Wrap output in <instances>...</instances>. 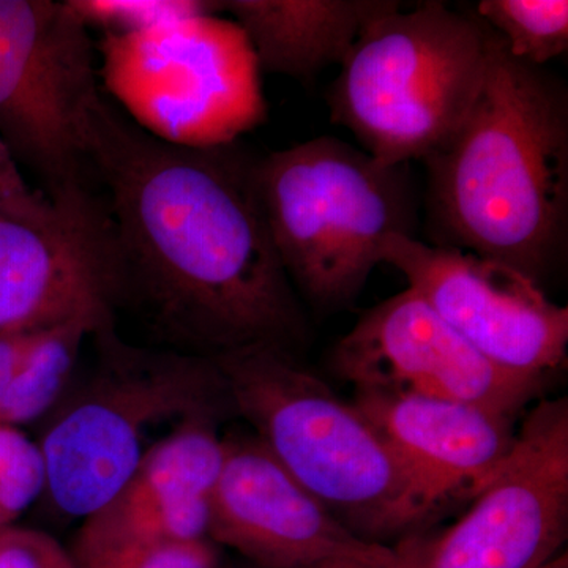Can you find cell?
Returning a JSON list of instances; mask_svg holds the SVG:
<instances>
[{
    "instance_id": "cell-8",
    "label": "cell",
    "mask_w": 568,
    "mask_h": 568,
    "mask_svg": "<svg viewBox=\"0 0 568 568\" xmlns=\"http://www.w3.org/2000/svg\"><path fill=\"white\" fill-rule=\"evenodd\" d=\"M97 78L91 29L69 0H0V140L44 193L82 182Z\"/></svg>"
},
{
    "instance_id": "cell-15",
    "label": "cell",
    "mask_w": 568,
    "mask_h": 568,
    "mask_svg": "<svg viewBox=\"0 0 568 568\" xmlns=\"http://www.w3.org/2000/svg\"><path fill=\"white\" fill-rule=\"evenodd\" d=\"M395 0H226L260 70L312 80L339 65L366 26L399 10Z\"/></svg>"
},
{
    "instance_id": "cell-20",
    "label": "cell",
    "mask_w": 568,
    "mask_h": 568,
    "mask_svg": "<svg viewBox=\"0 0 568 568\" xmlns=\"http://www.w3.org/2000/svg\"><path fill=\"white\" fill-rule=\"evenodd\" d=\"M89 29H102L106 36L148 31L182 18L212 14L219 2L204 0H69Z\"/></svg>"
},
{
    "instance_id": "cell-25",
    "label": "cell",
    "mask_w": 568,
    "mask_h": 568,
    "mask_svg": "<svg viewBox=\"0 0 568 568\" xmlns=\"http://www.w3.org/2000/svg\"><path fill=\"white\" fill-rule=\"evenodd\" d=\"M398 555L392 559H368V558H354V556H332L315 560L312 564L295 568H414L409 558L405 552L395 548Z\"/></svg>"
},
{
    "instance_id": "cell-3",
    "label": "cell",
    "mask_w": 568,
    "mask_h": 568,
    "mask_svg": "<svg viewBox=\"0 0 568 568\" xmlns=\"http://www.w3.org/2000/svg\"><path fill=\"white\" fill-rule=\"evenodd\" d=\"M234 414L343 526L373 544L424 532L437 510L365 414L298 364L253 346L211 357Z\"/></svg>"
},
{
    "instance_id": "cell-14",
    "label": "cell",
    "mask_w": 568,
    "mask_h": 568,
    "mask_svg": "<svg viewBox=\"0 0 568 568\" xmlns=\"http://www.w3.org/2000/svg\"><path fill=\"white\" fill-rule=\"evenodd\" d=\"M353 403L386 437L437 514L487 487L517 440V418L457 399L354 388Z\"/></svg>"
},
{
    "instance_id": "cell-9",
    "label": "cell",
    "mask_w": 568,
    "mask_h": 568,
    "mask_svg": "<svg viewBox=\"0 0 568 568\" xmlns=\"http://www.w3.org/2000/svg\"><path fill=\"white\" fill-rule=\"evenodd\" d=\"M122 294L106 205L84 182L0 207V334L78 317L112 327Z\"/></svg>"
},
{
    "instance_id": "cell-17",
    "label": "cell",
    "mask_w": 568,
    "mask_h": 568,
    "mask_svg": "<svg viewBox=\"0 0 568 568\" xmlns=\"http://www.w3.org/2000/svg\"><path fill=\"white\" fill-rule=\"evenodd\" d=\"M102 331L84 317L33 331L17 375L0 396V424L20 428L54 409L69 390L85 339Z\"/></svg>"
},
{
    "instance_id": "cell-4",
    "label": "cell",
    "mask_w": 568,
    "mask_h": 568,
    "mask_svg": "<svg viewBox=\"0 0 568 568\" xmlns=\"http://www.w3.org/2000/svg\"><path fill=\"white\" fill-rule=\"evenodd\" d=\"M257 190L295 293L317 312L349 308L390 235L416 237L409 164H388L334 136L257 160Z\"/></svg>"
},
{
    "instance_id": "cell-16",
    "label": "cell",
    "mask_w": 568,
    "mask_h": 568,
    "mask_svg": "<svg viewBox=\"0 0 568 568\" xmlns=\"http://www.w3.org/2000/svg\"><path fill=\"white\" fill-rule=\"evenodd\" d=\"M220 424L219 418L203 417L175 425L145 450L132 477L104 508L132 511L211 497L224 459Z\"/></svg>"
},
{
    "instance_id": "cell-18",
    "label": "cell",
    "mask_w": 568,
    "mask_h": 568,
    "mask_svg": "<svg viewBox=\"0 0 568 568\" xmlns=\"http://www.w3.org/2000/svg\"><path fill=\"white\" fill-rule=\"evenodd\" d=\"M474 13L530 65L547 67L568 50L567 0H481Z\"/></svg>"
},
{
    "instance_id": "cell-7",
    "label": "cell",
    "mask_w": 568,
    "mask_h": 568,
    "mask_svg": "<svg viewBox=\"0 0 568 568\" xmlns=\"http://www.w3.org/2000/svg\"><path fill=\"white\" fill-rule=\"evenodd\" d=\"M102 54L122 111L162 140L226 144L263 121L260 67L234 21L197 14L106 36Z\"/></svg>"
},
{
    "instance_id": "cell-5",
    "label": "cell",
    "mask_w": 568,
    "mask_h": 568,
    "mask_svg": "<svg viewBox=\"0 0 568 568\" xmlns=\"http://www.w3.org/2000/svg\"><path fill=\"white\" fill-rule=\"evenodd\" d=\"M100 364L63 395L39 443L44 497L59 515L85 519L132 477L156 425L233 413L215 362L192 353H149L119 342L114 328L93 335Z\"/></svg>"
},
{
    "instance_id": "cell-11",
    "label": "cell",
    "mask_w": 568,
    "mask_h": 568,
    "mask_svg": "<svg viewBox=\"0 0 568 568\" xmlns=\"http://www.w3.org/2000/svg\"><path fill=\"white\" fill-rule=\"evenodd\" d=\"M381 257L491 364L544 379L566 365L567 306L517 268L406 235H390Z\"/></svg>"
},
{
    "instance_id": "cell-1",
    "label": "cell",
    "mask_w": 568,
    "mask_h": 568,
    "mask_svg": "<svg viewBox=\"0 0 568 568\" xmlns=\"http://www.w3.org/2000/svg\"><path fill=\"white\" fill-rule=\"evenodd\" d=\"M239 141L185 145L142 129L104 93L89 118L88 163L103 182L122 291L204 357L253 346L297 353L308 321L284 271Z\"/></svg>"
},
{
    "instance_id": "cell-2",
    "label": "cell",
    "mask_w": 568,
    "mask_h": 568,
    "mask_svg": "<svg viewBox=\"0 0 568 568\" xmlns=\"http://www.w3.org/2000/svg\"><path fill=\"white\" fill-rule=\"evenodd\" d=\"M487 29L476 102L454 138L424 160L429 239L510 265L544 287L568 248L567 85L547 67L514 58Z\"/></svg>"
},
{
    "instance_id": "cell-23",
    "label": "cell",
    "mask_w": 568,
    "mask_h": 568,
    "mask_svg": "<svg viewBox=\"0 0 568 568\" xmlns=\"http://www.w3.org/2000/svg\"><path fill=\"white\" fill-rule=\"evenodd\" d=\"M39 194L22 179L18 163L0 140V207H22L31 204Z\"/></svg>"
},
{
    "instance_id": "cell-10",
    "label": "cell",
    "mask_w": 568,
    "mask_h": 568,
    "mask_svg": "<svg viewBox=\"0 0 568 568\" xmlns=\"http://www.w3.org/2000/svg\"><path fill=\"white\" fill-rule=\"evenodd\" d=\"M568 534V402L526 410L496 476L450 528L398 545L414 568H544Z\"/></svg>"
},
{
    "instance_id": "cell-19",
    "label": "cell",
    "mask_w": 568,
    "mask_h": 568,
    "mask_svg": "<svg viewBox=\"0 0 568 568\" xmlns=\"http://www.w3.org/2000/svg\"><path fill=\"white\" fill-rule=\"evenodd\" d=\"M47 491V466L39 443L17 426L0 424V532Z\"/></svg>"
},
{
    "instance_id": "cell-22",
    "label": "cell",
    "mask_w": 568,
    "mask_h": 568,
    "mask_svg": "<svg viewBox=\"0 0 568 568\" xmlns=\"http://www.w3.org/2000/svg\"><path fill=\"white\" fill-rule=\"evenodd\" d=\"M0 568H80L69 549L43 530L9 528L0 532Z\"/></svg>"
},
{
    "instance_id": "cell-26",
    "label": "cell",
    "mask_w": 568,
    "mask_h": 568,
    "mask_svg": "<svg viewBox=\"0 0 568 568\" xmlns=\"http://www.w3.org/2000/svg\"><path fill=\"white\" fill-rule=\"evenodd\" d=\"M544 568H568V555L562 552L558 558L552 559L551 562L547 564Z\"/></svg>"
},
{
    "instance_id": "cell-12",
    "label": "cell",
    "mask_w": 568,
    "mask_h": 568,
    "mask_svg": "<svg viewBox=\"0 0 568 568\" xmlns=\"http://www.w3.org/2000/svg\"><path fill=\"white\" fill-rule=\"evenodd\" d=\"M331 366L354 388L457 399L511 418L547 384L491 364L410 287L358 317Z\"/></svg>"
},
{
    "instance_id": "cell-21",
    "label": "cell",
    "mask_w": 568,
    "mask_h": 568,
    "mask_svg": "<svg viewBox=\"0 0 568 568\" xmlns=\"http://www.w3.org/2000/svg\"><path fill=\"white\" fill-rule=\"evenodd\" d=\"M80 568H220L219 549L212 540L183 544L106 545L71 549Z\"/></svg>"
},
{
    "instance_id": "cell-24",
    "label": "cell",
    "mask_w": 568,
    "mask_h": 568,
    "mask_svg": "<svg viewBox=\"0 0 568 568\" xmlns=\"http://www.w3.org/2000/svg\"><path fill=\"white\" fill-rule=\"evenodd\" d=\"M32 334L33 331L0 334V396L17 375Z\"/></svg>"
},
{
    "instance_id": "cell-6",
    "label": "cell",
    "mask_w": 568,
    "mask_h": 568,
    "mask_svg": "<svg viewBox=\"0 0 568 568\" xmlns=\"http://www.w3.org/2000/svg\"><path fill=\"white\" fill-rule=\"evenodd\" d=\"M488 29L476 13L424 2L369 22L328 91L331 119L369 155L409 164L443 149L476 102Z\"/></svg>"
},
{
    "instance_id": "cell-13",
    "label": "cell",
    "mask_w": 568,
    "mask_h": 568,
    "mask_svg": "<svg viewBox=\"0 0 568 568\" xmlns=\"http://www.w3.org/2000/svg\"><path fill=\"white\" fill-rule=\"evenodd\" d=\"M209 507V538L244 556L253 568H295L332 556L398 555L351 532L253 433L224 437L223 466Z\"/></svg>"
}]
</instances>
